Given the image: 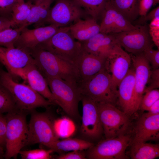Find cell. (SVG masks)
Here are the masks:
<instances>
[{
	"label": "cell",
	"instance_id": "1",
	"mask_svg": "<svg viewBox=\"0 0 159 159\" xmlns=\"http://www.w3.org/2000/svg\"><path fill=\"white\" fill-rule=\"evenodd\" d=\"M34 64L44 78L60 79L77 84L81 80L73 63L65 60L38 45L30 52Z\"/></svg>",
	"mask_w": 159,
	"mask_h": 159
},
{
	"label": "cell",
	"instance_id": "2",
	"mask_svg": "<svg viewBox=\"0 0 159 159\" xmlns=\"http://www.w3.org/2000/svg\"><path fill=\"white\" fill-rule=\"evenodd\" d=\"M0 84L10 92L20 111L27 113L38 107L47 108L54 105L29 85L16 82L10 74L2 69L0 71Z\"/></svg>",
	"mask_w": 159,
	"mask_h": 159
},
{
	"label": "cell",
	"instance_id": "3",
	"mask_svg": "<svg viewBox=\"0 0 159 159\" xmlns=\"http://www.w3.org/2000/svg\"><path fill=\"white\" fill-rule=\"evenodd\" d=\"M27 113L20 110L7 113L6 133V151L4 158L16 159L22 148L25 146L28 127Z\"/></svg>",
	"mask_w": 159,
	"mask_h": 159
},
{
	"label": "cell",
	"instance_id": "4",
	"mask_svg": "<svg viewBox=\"0 0 159 159\" xmlns=\"http://www.w3.org/2000/svg\"><path fill=\"white\" fill-rule=\"evenodd\" d=\"M45 78L57 105L71 117L78 118V104L82 95L78 86L60 79Z\"/></svg>",
	"mask_w": 159,
	"mask_h": 159
},
{
	"label": "cell",
	"instance_id": "5",
	"mask_svg": "<svg viewBox=\"0 0 159 159\" xmlns=\"http://www.w3.org/2000/svg\"><path fill=\"white\" fill-rule=\"evenodd\" d=\"M82 95L97 103H109L116 106L117 91L112 86L111 79L104 68L79 86Z\"/></svg>",
	"mask_w": 159,
	"mask_h": 159
},
{
	"label": "cell",
	"instance_id": "6",
	"mask_svg": "<svg viewBox=\"0 0 159 159\" xmlns=\"http://www.w3.org/2000/svg\"><path fill=\"white\" fill-rule=\"evenodd\" d=\"M38 45L75 64L82 50L81 42L73 37L69 26L60 27L52 37Z\"/></svg>",
	"mask_w": 159,
	"mask_h": 159
},
{
	"label": "cell",
	"instance_id": "7",
	"mask_svg": "<svg viewBox=\"0 0 159 159\" xmlns=\"http://www.w3.org/2000/svg\"><path fill=\"white\" fill-rule=\"evenodd\" d=\"M97 103L106 138L127 134L131 124L130 116L112 104L105 102Z\"/></svg>",
	"mask_w": 159,
	"mask_h": 159
},
{
	"label": "cell",
	"instance_id": "8",
	"mask_svg": "<svg viewBox=\"0 0 159 159\" xmlns=\"http://www.w3.org/2000/svg\"><path fill=\"white\" fill-rule=\"evenodd\" d=\"M25 146L40 144L47 148L59 138L53 128V121L49 114L34 110L31 112Z\"/></svg>",
	"mask_w": 159,
	"mask_h": 159
},
{
	"label": "cell",
	"instance_id": "9",
	"mask_svg": "<svg viewBox=\"0 0 159 159\" xmlns=\"http://www.w3.org/2000/svg\"><path fill=\"white\" fill-rule=\"evenodd\" d=\"M132 140L131 136L126 134L101 140L87 149V159H126L129 158L126 150Z\"/></svg>",
	"mask_w": 159,
	"mask_h": 159
},
{
	"label": "cell",
	"instance_id": "10",
	"mask_svg": "<svg viewBox=\"0 0 159 159\" xmlns=\"http://www.w3.org/2000/svg\"><path fill=\"white\" fill-rule=\"evenodd\" d=\"M135 26L134 29L112 34L117 42L126 52L133 54L141 53L147 48L153 47V44L149 27L146 24Z\"/></svg>",
	"mask_w": 159,
	"mask_h": 159
},
{
	"label": "cell",
	"instance_id": "11",
	"mask_svg": "<svg viewBox=\"0 0 159 159\" xmlns=\"http://www.w3.org/2000/svg\"><path fill=\"white\" fill-rule=\"evenodd\" d=\"M47 23L59 27L69 26L87 14L74 0H55Z\"/></svg>",
	"mask_w": 159,
	"mask_h": 159
},
{
	"label": "cell",
	"instance_id": "12",
	"mask_svg": "<svg viewBox=\"0 0 159 159\" xmlns=\"http://www.w3.org/2000/svg\"><path fill=\"white\" fill-rule=\"evenodd\" d=\"M81 101L82 104V115L80 133L86 140L90 142L97 140L103 133L97 103L83 95Z\"/></svg>",
	"mask_w": 159,
	"mask_h": 159
},
{
	"label": "cell",
	"instance_id": "13",
	"mask_svg": "<svg viewBox=\"0 0 159 159\" xmlns=\"http://www.w3.org/2000/svg\"><path fill=\"white\" fill-rule=\"evenodd\" d=\"M131 62L130 54L117 43L106 58L105 68L110 77L115 90L117 91L119 83L127 73Z\"/></svg>",
	"mask_w": 159,
	"mask_h": 159
},
{
	"label": "cell",
	"instance_id": "14",
	"mask_svg": "<svg viewBox=\"0 0 159 159\" xmlns=\"http://www.w3.org/2000/svg\"><path fill=\"white\" fill-rule=\"evenodd\" d=\"M0 63L6 69L12 76L21 77L23 69L34 63L30 53L15 47L6 48L0 46Z\"/></svg>",
	"mask_w": 159,
	"mask_h": 159
},
{
	"label": "cell",
	"instance_id": "15",
	"mask_svg": "<svg viewBox=\"0 0 159 159\" xmlns=\"http://www.w3.org/2000/svg\"><path fill=\"white\" fill-rule=\"evenodd\" d=\"M130 54L135 72L133 107L136 113L139 110L140 103L148 83L152 70L150 63L142 53Z\"/></svg>",
	"mask_w": 159,
	"mask_h": 159
},
{
	"label": "cell",
	"instance_id": "16",
	"mask_svg": "<svg viewBox=\"0 0 159 159\" xmlns=\"http://www.w3.org/2000/svg\"><path fill=\"white\" fill-rule=\"evenodd\" d=\"M59 28L52 24L33 29L24 28L15 42L14 46L29 53L38 45L52 37Z\"/></svg>",
	"mask_w": 159,
	"mask_h": 159
},
{
	"label": "cell",
	"instance_id": "17",
	"mask_svg": "<svg viewBox=\"0 0 159 159\" xmlns=\"http://www.w3.org/2000/svg\"><path fill=\"white\" fill-rule=\"evenodd\" d=\"M100 32L113 34L131 30L135 25L127 20L122 14L107 1L101 16Z\"/></svg>",
	"mask_w": 159,
	"mask_h": 159
},
{
	"label": "cell",
	"instance_id": "18",
	"mask_svg": "<svg viewBox=\"0 0 159 159\" xmlns=\"http://www.w3.org/2000/svg\"><path fill=\"white\" fill-rule=\"evenodd\" d=\"M134 136L132 142L157 141L159 139V114L149 112L142 114L134 129Z\"/></svg>",
	"mask_w": 159,
	"mask_h": 159
},
{
	"label": "cell",
	"instance_id": "19",
	"mask_svg": "<svg viewBox=\"0 0 159 159\" xmlns=\"http://www.w3.org/2000/svg\"><path fill=\"white\" fill-rule=\"evenodd\" d=\"M135 85L134 70L133 67H130L118 85L117 103L121 110L130 116L135 113L133 107Z\"/></svg>",
	"mask_w": 159,
	"mask_h": 159
},
{
	"label": "cell",
	"instance_id": "20",
	"mask_svg": "<svg viewBox=\"0 0 159 159\" xmlns=\"http://www.w3.org/2000/svg\"><path fill=\"white\" fill-rule=\"evenodd\" d=\"M21 78L26 82L34 90L54 105H57L45 78L34 63L30 64L23 69Z\"/></svg>",
	"mask_w": 159,
	"mask_h": 159
},
{
	"label": "cell",
	"instance_id": "21",
	"mask_svg": "<svg viewBox=\"0 0 159 159\" xmlns=\"http://www.w3.org/2000/svg\"><path fill=\"white\" fill-rule=\"evenodd\" d=\"M106 59L87 52L82 49L75 63L81 83L87 81L105 68Z\"/></svg>",
	"mask_w": 159,
	"mask_h": 159
},
{
	"label": "cell",
	"instance_id": "22",
	"mask_svg": "<svg viewBox=\"0 0 159 159\" xmlns=\"http://www.w3.org/2000/svg\"><path fill=\"white\" fill-rule=\"evenodd\" d=\"M80 42L85 51L105 58L117 43L112 34L100 32L89 39Z\"/></svg>",
	"mask_w": 159,
	"mask_h": 159
},
{
	"label": "cell",
	"instance_id": "23",
	"mask_svg": "<svg viewBox=\"0 0 159 159\" xmlns=\"http://www.w3.org/2000/svg\"><path fill=\"white\" fill-rule=\"evenodd\" d=\"M69 28L73 37L80 42L87 40L100 32V25L91 17L79 19Z\"/></svg>",
	"mask_w": 159,
	"mask_h": 159
},
{
	"label": "cell",
	"instance_id": "24",
	"mask_svg": "<svg viewBox=\"0 0 159 159\" xmlns=\"http://www.w3.org/2000/svg\"><path fill=\"white\" fill-rule=\"evenodd\" d=\"M54 0H44L33 4L29 15L25 21L19 27L23 28L33 24L35 28L44 26L48 17L50 5Z\"/></svg>",
	"mask_w": 159,
	"mask_h": 159
},
{
	"label": "cell",
	"instance_id": "25",
	"mask_svg": "<svg viewBox=\"0 0 159 159\" xmlns=\"http://www.w3.org/2000/svg\"><path fill=\"white\" fill-rule=\"evenodd\" d=\"M94 144L87 140L77 138H67L58 140L51 144L48 148L53 152L85 150L92 147Z\"/></svg>",
	"mask_w": 159,
	"mask_h": 159
},
{
	"label": "cell",
	"instance_id": "26",
	"mask_svg": "<svg viewBox=\"0 0 159 159\" xmlns=\"http://www.w3.org/2000/svg\"><path fill=\"white\" fill-rule=\"evenodd\" d=\"M129 155L132 159H153L159 157V145L145 142H132Z\"/></svg>",
	"mask_w": 159,
	"mask_h": 159
},
{
	"label": "cell",
	"instance_id": "27",
	"mask_svg": "<svg viewBox=\"0 0 159 159\" xmlns=\"http://www.w3.org/2000/svg\"><path fill=\"white\" fill-rule=\"evenodd\" d=\"M107 1L131 23L139 16L138 0H107Z\"/></svg>",
	"mask_w": 159,
	"mask_h": 159
},
{
	"label": "cell",
	"instance_id": "28",
	"mask_svg": "<svg viewBox=\"0 0 159 159\" xmlns=\"http://www.w3.org/2000/svg\"><path fill=\"white\" fill-rule=\"evenodd\" d=\"M32 4L24 0H18L13 6L11 13L12 20L14 26L20 27L25 21L30 13Z\"/></svg>",
	"mask_w": 159,
	"mask_h": 159
},
{
	"label": "cell",
	"instance_id": "29",
	"mask_svg": "<svg viewBox=\"0 0 159 159\" xmlns=\"http://www.w3.org/2000/svg\"><path fill=\"white\" fill-rule=\"evenodd\" d=\"M91 17L97 21L101 17L107 0H74Z\"/></svg>",
	"mask_w": 159,
	"mask_h": 159
},
{
	"label": "cell",
	"instance_id": "30",
	"mask_svg": "<svg viewBox=\"0 0 159 159\" xmlns=\"http://www.w3.org/2000/svg\"><path fill=\"white\" fill-rule=\"evenodd\" d=\"M53 128L56 135L59 138H68L73 133L75 129L73 122L66 117L54 120Z\"/></svg>",
	"mask_w": 159,
	"mask_h": 159
},
{
	"label": "cell",
	"instance_id": "31",
	"mask_svg": "<svg viewBox=\"0 0 159 159\" xmlns=\"http://www.w3.org/2000/svg\"><path fill=\"white\" fill-rule=\"evenodd\" d=\"M18 110L10 92L0 84V113H8Z\"/></svg>",
	"mask_w": 159,
	"mask_h": 159
},
{
	"label": "cell",
	"instance_id": "32",
	"mask_svg": "<svg viewBox=\"0 0 159 159\" xmlns=\"http://www.w3.org/2000/svg\"><path fill=\"white\" fill-rule=\"evenodd\" d=\"M21 27L8 29L0 32V46L6 48L14 47V44L22 29Z\"/></svg>",
	"mask_w": 159,
	"mask_h": 159
},
{
	"label": "cell",
	"instance_id": "33",
	"mask_svg": "<svg viewBox=\"0 0 159 159\" xmlns=\"http://www.w3.org/2000/svg\"><path fill=\"white\" fill-rule=\"evenodd\" d=\"M53 152L50 149H36L20 150L19 154L22 159H49L52 158L51 154Z\"/></svg>",
	"mask_w": 159,
	"mask_h": 159
},
{
	"label": "cell",
	"instance_id": "34",
	"mask_svg": "<svg viewBox=\"0 0 159 159\" xmlns=\"http://www.w3.org/2000/svg\"><path fill=\"white\" fill-rule=\"evenodd\" d=\"M159 100V90H152L145 92L140 101L139 110L148 111L150 107Z\"/></svg>",
	"mask_w": 159,
	"mask_h": 159
},
{
	"label": "cell",
	"instance_id": "35",
	"mask_svg": "<svg viewBox=\"0 0 159 159\" xmlns=\"http://www.w3.org/2000/svg\"><path fill=\"white\" fill-rule=\"evenodd\" d=\"M142 53L150 64H151L153 69L159 68V49H154L153 47H151L147 48Z\"/></svg>",
	"mask_w": 159,
	"mask_h": 159
},
{
	"label": "cell",
	"instance_id": "36",
	"mask_svg": "<svg viewBox=\"0 0 159 159\" xmlns=\"http://www.w3.org/2000/svg\"><path fill=\"white\" fill-rule=\"evenodd\" d=\"M18 0H0V17L12 20V10Z\"/></svg>",
	"mask_w": 159,
	"mask_h": 159
},
{
	"label": "cell",
	"instance_id": "37",
	"mask_svg": "<svg viewBox=\"0 0 159 159\" xmlns=\"http://www.w3.org/2000/svg\"><path fill=\"white\" fill-rule=\"evenodd\" d=\"M150 36L153 43L159 49V18L150 21L149 26Z\"/></svg>",
	"mask_w": 159,
	"mask_h": 159
},
{
	"label": "cell",
	"instance_id": "38",
	"mask_svg": "<svg viewBox=\"0 0 159 159\" xmlns=\"http://www.w3.org/2000/svg\"><path fill=\"white\" fill-rule=\"evenodd\" d=\"M148 85L145 90V92L148 91L158 89L159 87V68L151 70ZM144 92V93H145Z\"/></svg>",
	"mask_w": 159,
	"mask_h": 159
},
{
	"label": "cell",
	"instance_id": "39",
	"mask_svg": "<svg viewBox=\"0 0 159 159\" xmlns=\"http://www.w3.org/2000/svg\"><path fill=\"white\" fill-rule=\"evenodd\" d=\"M85 150H74L67 153L61 154L56 157L57 159H85L86 153Z\"/></svg>",
	"mask_w": 159,
	"mask_h": 159
},
{
	"label": "cell",
	"instance_id": "40",
	"mask_svg": "<svg viewBox=\"0 0 159 159\" xmlns=\"http://www.w3.org/2000/svg\"><path fill=\"white\" fill-rule=\"evenodd\" d=\"M153 0H138L139 16L144 17L153 5Z\"/></svg>",
	"mask_w": 159,
	"mask_h": 159
},
{
	"label": "cell",
	"instance_id": "41",
	"mask_svg": "<svg viewBox=\"0 0 159 159\" xmlns=\"http://www.w3.org/2000/svg\"><path fill=\"white\" fill-rule=\"evenodd\" d=\"M6 120L5 116L0 113V146L4 148L5 146Z\"/></svg>",
	"mask_w": 159,
	"mask_h": 159
},
{
	"label": "cell",
	"instance_id": "42",
	"mask_svg": "<svg viewBox=\"0 0 159 159\" xmlns=\"http://www.w3.org/2000/svg\"><path fill=\"white\" fill-rule=\"evenodd\" d=\"M159 18V6H158L147 13L146 15L141 19L142 24L148 21H151L154 19Z\"/></svg>",
	"mask_w": 159,
	"mask_h": 159
},
{
	"label": "cell",
	"instance_id": "43",
	"mask_svg": "<svg viewBox=\"0 0 159 159\" xmlns=\"http://www.w3.org/2000/svg\"><path fill=\"white\" fill-rule=\"evenodd\" d=\"M14 26V24L12 20L0 17V32Z\"/></svg>",
	"mask_w": 159,
	"mask_h": 159
},
{
	"label": "cell",
	"instance_id": "44",
	"mask_svg": "<svg viewBox=\"0 0 159 159\" xmlns=\"http://www.w3.org/2000/svg\"><path fill=\"white\" fill-rule=\"evenodd\" d=\"M148 111L153 114H159V100L156 101L150 107Z\"/></svg>",
	"mask_w": 159,
	"mask_h": 159
},
{
	"label": "cell",
	"instance_id": "45",
	"mask_svg": "<svg viewBox=\"0 0 159 159\" xmlns=\"http://www.w3.org/2000/svg\"><path fill=\"white\" fill-rule=\"evenodd\" d=\"M44 0H27L26 1L31 2L32 4H35L39 3ZM55 0H54L55 1Z\"/></svg>",
	"mask_w": 159,
	"mask_h": 159
},
{
	"label": "cell",
	"instance_id": "46",
	"mask_svg": "<svg viewBox=\"0 0 159 159\" xmlns=\"http://www.w3.org/2000/svg\"><path fill=\"white\" fill-rule=\"evenodd\" d=\"M4 148L0 146V159L4 158Z\"/></svg>",
	"mask_w": 159,
	"mask_h": 159
},
{
	"label": "cell",
	"instance_id": "47",
	"mask_svg": "<svg viewBox=\"0 0 159 159\" xmlns=\"http://www.w3.org/2000/svg\"><path fill=\"white\" fill-rule=\"evenodd\" d=\"M159 3V0H153V5L155 6Z\"/></svg>",
	"mask_w": 159,
	"mask_h": 159
},
{
	"label": "cell",
	"instance_id": "48",
	"mask_svg": "<svg viewBox=\"0 0 159 159\" xmlns=\"http://www.w3.org/2000/svg\"><path fill=\"white\" fill-rule=\"evenodd\" d=\"M0 64H1L0 63ZM1 69H1V66H0V71L1 70Z\"/></svg>",
	"mask_w": 159,
	"mask_h": 159
},
{
	"label": "cell",
	"instance_id": "49",
	"mask_svg": "<svg viewBox=\"0 0 159 159\" xmlns=\"http://www.w3.org/2000/svg\"></svg>",
	"mask_w": 159,
	"mask_h": 159
}]
</instances>
